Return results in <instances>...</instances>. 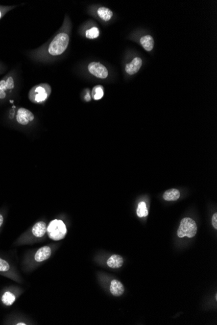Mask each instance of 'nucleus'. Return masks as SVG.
<instances>
[{
	"label": "nucleus",
	"mask_w": 217,
	"mask_h": 325,
	"mask_svg": "<svg viewBox=\"0 0 217 325\" xmlns=\"http://www.w3.org/2000/svg\"><path fill=\"white\" fill-rule=\"evenodd\" d=\"M85 100L87 101H91V96L90 94H89V93H87L86 97H85Z\"/></svg>",
	"instance_id": "23"
},
{
	"label": "nucleus",
	"mask_w": 217,
	"mask_h": 325,
	"mask_svg": "<svg viewBox=\"0 0 217 325\" xmlns=\"http://www.w3.org/2000/svg\"><path fill=\"white\" fill-rule=\"evenodd\" d=\"M88 70L94 76L99 79H106L109 72L104 65L97 62H93L88 66Z\"/></svg>",
	"instance_id": "7"
},
{
	"label": "nucleus",
	"mask_w": 217,
	"mask_h": 325,
	"mask_svg": "<svg viewBox=\"0 0 217 325\" xmlns=\"http://www.w3.org/2000/svg\"><path fill=\"white\" fill-rule=\"evenodd\" d=\"M70 38L65 33H59L54 37L49 44L48 53L52 56H58L63 54L69 46Z\"/></svg>",
	"instance_id": "1"
},
{
	"label": "nucleus",
	"mask_w": 217,
	"mask_h": 325,
	"mask_svg": "<svg viewBox=\"0 0 217 325\" xmlns=\"http://www.w3.org/2000/svg\"><path fill=\"white\" fill-rule=\"evenodd\" d=\"M97 13L98 17L105 22L110 21L111 18H112L113 16L112 11H111L108 8L104 7H99V9H97Z\"/></svg>",
	"instance_id": "15"
},
{
	"label": "nucleus",
	"mask_w": 217,
	"mask_h": 325,
	"mask_svg": "<svg viewBox=\"0 0 217 325\" xmlns=\"http://www.w3.org/2000/svg\"><path fill=\"white\" fill-rule=\"evenodd\" d=\"M104 95V90L101 85H97L93 88L92 91V97L95 100H99Z\"/></svg>",
	"instance_id": "17"
},
{
	"label": "nucleus",
	"mask_w": 217,
	"mask_h": 325,
	"mask_svg": "<svg viewBox=\"0 0 217 325\" xmlns=\"http://www.w3.org/2000/svg\"><path fill=\"white\" fill-rule=\"evenodd\" d=\"M137 216L139 217H146L148 215V211L147 210L146 203L141 202L139 204L137 210Z\"/></svg>",
	"instance_id": "18"
},
{
	"label": "nucleus",
	"mask_w": 217,
	"mask_h": 325,
	"mask_svg": "<svg viewBox=\"0 0 217 325\" xmlns=\"http://www.w3.org/2000/svg\"><path fill=\"white\" fill-rule=\"evenodd\" d=\"M15 87V81L11 76L0 81V100L7 98L8 94L12 93Z\"/></svg>",
	"instance_id": "6"
},
{
	"label": "nucleus",
	"mask_w": 217,
	"mask_h": 325,
	"mask_svg": "<svg viewBox=\"0 0 217 325\" xmlns=\"http://www.w3.org/2000/svg\"><path fill=\"white\" fill-rule=\"evenodd\" d=\"M123 264H124V259L121 255H112L107 261V266L113 269L120 268Z\"/></svg>",
	"instance_id": "12"
},
{
	"label": "nucleus",
	"mask_w": 217,
	"mask_h": 325,
	"mask_svg": "<svg viewBox=\"0 0 217 325\" xmlns=\"http://www.w3.org/2000/svg\"><path fill=\"white\" fill-rule=\"evenodd\" d=\"M212 225L214 226V228L217 229V214H214V216L212 217Z\"/></svg>",
	"instance_id": "21"
},
{
	"label": "nucleus",
	"mask_w": 217,
	"mask_h": 325,
	"mask_svg": "<svg viewBox=\"0 0 217 325\" xmlns=\"http://www.w3.org/2000/svg\"><path fill=\"white\" fill-rule=\"evenodd\" d=\"M3 222H4V217L3 216V214L0 213V228H1L2 225H3Z\"/></svg>",
	"instance_id": "22"
},
{
	"label": "nucleus",
	"mask_w": 217,
	"mask_h": 325,
	"mask_svg": "<svg viewBox=\"0 0 217 325\" xmlns=\"http://www.w3.org/2000/svg\"><path fill=\"white\" fill-rule=\"evenodd\" d=\"M31 232L36 238H41L47 232V223L43 221H38L32 227Z\"/></svg>",
	"instance_id": "9"
},
{
	"label": "nucleus",
	"mask_w": 217,
	"mask_h": 325,
	"mask_svg": "<svg viewBox=\"0 0 217 325\" xmlns=\"http://www.w3.org/2000/svg\"><path fill=\"white\" fill-rule=\"evenodd\" d=\"M1 302H3L4 305L7 306H11L15 303L17 300V297L13 294V292H5L1 296Z\"/></svg>",
	"instance_id": "14"
},
{
	"label": "nucleus",
	"mask_w": 217,
	"mask_h": 325,
	"mask_svg": "<svg viewBox=\"0 0 217 325\" xmlns=\"http://www.w3.org/2000/svg\"><path fill=\"white\" fill-rule=\"evenodd\" d=\"M51 253H52V251H51L50 247L44 246L38 249L34 256V258L37 262H44L50 258Z\"/></svg>",
	"instance_id": "8"
},
{
	"label": "nucleus",
	"mask_w": 217,
	"mask_h": 325,
	"mask_svg": "<svg viewBox=\"0 0 217 325\" xmlns=\"http://www.w3.org/2000/svg\"><path fill=\"white\" fill-rule=\"evenodd\" d=\"M111 294L115 297H120L124 294L125 288L122 282L118 280H113L110 285Z\"/></svg>",
	"instance_id": "11"
},
{
	"label": "nucleus",
	"mask_w": 217,
	"mask_h": 325,
	"mask_svg": "<svg viewBox=\"0 0 217 325\" xmlns=\"http://www.w3.org/2000/svg\"><path fill=\"white\" fill-rule=\"evenodd\" d=\"M47 233L51 240L60 241L67 235V227L61 219H53L47 227Z\"/></svg>",
	"instance_id": "3"
},
{
	"label": "nucleus",
	"mask_w": 217,
	"mask_h": 325,
	"mask_svg": "<svg viewBox=\"0 0 217 325\" xmlns=\"http://www.w3.org/2000/svg\"><path fill=\"white\" fill-rule=\"evenodd\" d=\"M143 61L140 57H135L132 62L127 64L125 67V71L129 75H134L138 72L141 67H142Z\"/></svg>",
	"instance_id": "10"
},
{
	"label": "nucleus",
	"mask_w": 217,
	"mask_h": 325,
	"mask_svg": "<svg viewBox=\"0 0 217 325\" xmlns=\"http://www.w3.org/2000/svg\"><path fill=\"white\" fill-rule=\"evenodd\" d=\"M10 269H11V266L7 261L0 258V272H7Z\"/></svg>",
	"instance_id": "20"
},
{
	"label": "nucleus",
	"mask_w": 217,
	"mask_h": 325,
	"mask_svg": "<svg viewBox=\"0 0 217 325\" xmlns=\"http://www.w3.org/2000/svg\"><path fill=\"white\" fill-rule=\"evenodd\" d=\"M140 43L145 50L147 51H152L154 48V41L151 35H146L141 38Z\"/></svg>",
	"instance_id": "13"
},
{
	"label": "nucleus",
	"mask_w": 217,
	"mask_h": 325,
	"mask_svg": "<svg viewBox=\"0 0 217 325\" xmlns=\"http://www.w3.org/2000/svg\"><path fill=\"white\" fill-rule=\"evenodd\" d=\"M180 197V193L176 189H170L163 194V198L167 201H177Z\"/></svg>",
	"instance_id": "16"
},
{
	"label": "nucleus",
	"mask_w": 217,
	"mask_h": 325,
	"mask_svg": "<svg viewBox=\"0 0 217 325\" xmlns=\"http://www.w3.org/2000/svg\"><path fill=\"white\" fill-rule=\"evenodd\" d=\"M1 17H2V12L1 10H0V19H1Z\"/></svg>",
	"instance_id": "25"
},
{
	"label": "nucleus",
	"mask_w": 217,
	"mask_h": 325,
	"mask_svg": "<svg viewBox=\"0 0 217 325\" xmlns=\"http://www.w3.org/2000/svg\"><path fill=\"white\" fill-rule=\"evenodd\" d=\"M51 93L50 86L48 84H40L32 88L29 93V100L34 103L45 102L48 98Z\"/></svg>",
	"instance_id": "2"
},
{
	"label": "nucleus",
	"mask_w": 217,
	"mask_h": 325,
	"mask_svg": "<svg viewBox=\"0 0 217 325\" xmlns=\"http://www.w3.org/2000/svg\"><path fill=\"white\" fill-rule=\"evenodd\" d=\"M15 116L16 121L19 125L26 126L35 119V116L29 110L21 107L17 112L12 111L10 113V117Z\"/></svg>",
	"instance_id": "5"
},
{
	"label": "nucleus",
	"mask_w": 217,
	"mask_h": 325,
	"mask_svg": "<svg viewBox=\"0 0 217 325\" xmlns=\"http://www.w3.org/2000/svg\"><path fill=\"white\" fill-rule=\"evenodd\" d=\"M86 37L89 39H95L99 37V31L98 28L93 27L90 29L87 30Z\"/></svg>",
	"instance_id": "19"
},
{
	"label": "nucleus",
	"mask_w": 217,
	"mask_h": 325,
	"mask_svg": "<svg viewBox=\"0 0 217 325\" xmlns=\"http://www.w3.org/2000/svg\"><path fill=\"white\" fill-rule=\"evenodd\" d=\"M16 325H26V324H25V323H18V324H16Z\"/></svg>",
	"instance_id": "24"
},
{
	"label": "nucleus",
	"mask_w": 217,
	"mask_h": 325,
	"mask_svg": "<svg viewBox=\"0 0 217 325\" xmlns=\"http://www.w3.org/2000/svg\"><path fill=\"white\" fill-rule=\"evenodd\" d=\"M197 225L196 222L193 219L186 217L181 221L180 227L178 231V236L179 238H191L196 236L197 233Z\"/></svg>",
	"instance_id": "4"
}]
</instances>
